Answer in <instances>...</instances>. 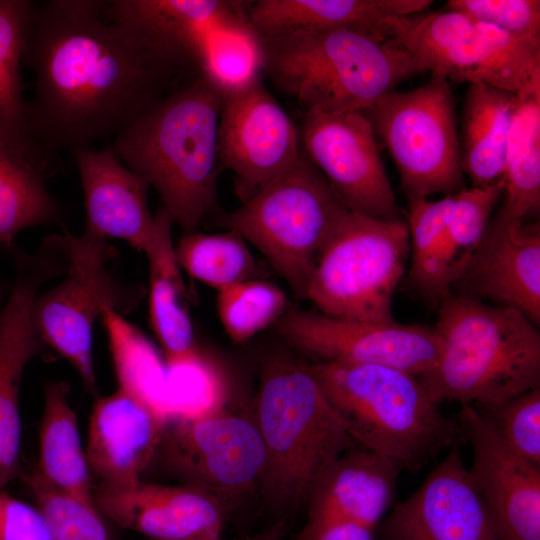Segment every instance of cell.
I'll list each match as a JSON object with an SVG mask.
<instances>
[{
	"instance_id": "obj_1",
	"label": "cell",
	"mask_w": 540,
	"mask_h": 540,
	"mask_svg": "<svg viewBox=\"0 0 540 540\" xmlns=\"http://www.w3.org/2000/svg\"><path fill=\"white\" fill-rule=\"evenodd\" d=\"M23 61L34 81L30 132L55 155L113 138L200 74L128 0L33 1Z\"/></svg>"
},
{
	"instance_id": "obj_2",
	"label": "cell",
	"mask_w": 540,
	"mask_h": 540,
	"mask_svg": "<svg viewBox=\"0 0 540 540\" xmlns=\"http://www.w3.org/2000/svg\"><path fill=\"white\" fill-rule=\"evenodd\" d=\"M224 97L201 74L113 137L109 146L153 187L185 233L217 206V131Z\"/></svg>"
},
{
	"instance_id": "obj_3",
	"label": "cell",
	"mask_w": 540,
	"mask_h": 540,
	"mask_svg": "<svg viewBox=\"0 0 540 540\" xmlns=\"http://www.w3.org/2000/svg\"><path fill=\"white\" fill-rule=\"evenodd\" d=\"M437 305L440 352L417 376L436 404L492 405L540 387V332L525 315L451 292Z\"/></svg>"
},
{
	"instance_id": "obj_4",
	"label": "cell",
	"mask_w": 540,
	"mask_h": 540,
	"mask_svg": "<svg viewBox=\"0 0 540 540\" xmlns=\"http://www.w3.org/2000/svg\"><path fill=\"white\" fill-rule=\"evenodd\" d=\"M309 368L355 443L401 469H420L464 437L414 374L379 364Z\"/></svg>"
},
{
	"instance_id": "obj_5",
	"label": "cell",
	"mask_w": 540,
	"mask_h": 540,
	"mask_svg": "<svg viewBox=\"0 0 540 540\" xmlns=\"http://www.w3.org/2000/svg\"><path fill=\"white\" fill-rule=\"evenodd\" d=\"M253 420L265 453L258 482L275 508H293L307 499L324 469L358 446L309 365L286 359L265 368Z\"/></svg>"
},
{
	"instance_id": "obj_6",
	"label": "cell",
	"mask_w": 540,
	"mask_h": 540,
	"mask_svg": "<svg viewBox=\"0 0 540 540\" xmlns=\"http://www.w3.org/2000/svg\"><path fill=\"white\" fill-rule=\"evenodd\" d=\"M264 74L306 110L363 111L421 73L412 56L342 30L262 37Z\"/></svg>"
},
{
	"instance_id": "obj_7",
	"label": "cell",
	"mask_w": 540,
	"mask_h": 540,
	"mask_svg": "<svg viewBox=\"0 0 540 540\" xmlns=\"http://www.w3.org/2000/svg\"><path fill=\"white\" fill-rule=\"evenodd\" d=\"M347 210L301 146L283 173L218 224L254 245L304 298L318 256Z\"/></svg>"
},
{
	"instance_id": "obj_8",
	"label": "cell",
	"mask_w": 540,
	"mask_h": 540,
	"mask_svg": "<svg viewBox=\"0 0 540 540\" xmlns=\"http://www.w3.org/2000/svg\"><path fill=\"white\" fill-rule=\"evenodd\" d=\"M409 259L405 220H380L347 210L318 256L304 298L331 317L392 321L393 296Z\"/></svg>"
},
{
	"instance_id": "obj_9",
	"label": "cell",
	"mask_w": 540,
	"mask_h": 540,
	"mask_svg": "<svg viewBox=\"0 0 540 540\" xmlns=\"http://www.w3.org/2000/svg\"><path fill=\"white\" fill-rule=\"evenodd\" d=\"M386 145L408 201L464 187L454 98L449 81L431 74L410 91H391L361 111Z\"/></svg>"
},
{
	"instance_id": "obj_10",
	"label": "cell",
	"mask_w": 540,
	"mask_h": 540,
	"mask_svg": "<svg viewBox=\"0 0 540 540\" xmlns=\"http://www.w3.org/2000/svg\"><path fill=\"white\" fill-rule=\"evenodd\" d=\"M388 44L409 53L421 72L448 81L517 93L540 79V44L453 10L407 16Z\"/></svg>"
},
{
	"instance_id": "obj_11",
	"label": "cell",
	"mask_w": 540,
	"mask_h": 540,
	"mask_svg": "<svg viewBox=\"0 0 540 540\" xmlns=\"http://www.w3.org/2000/svg\"><path fill=\"white\" fill-rule=\"evenodd\" d=\"M67 266L57 285L40 292L33 308L36 330L44 344L61 355L95 394L93 330L104 308L123 315L132 311L141 291L126 285L108 268L106 241L63 233Z\"/></svg>"
},
{
	"instance_id": "obj_12",
	"label": "cell",
	"mask_w": 540,
	"mask_h": 540,
	"mask_svg": "<svg viewBox=\"0 0 540 540\" xmlns=\"http://www.w3.org/2000/svg\"><path fill=\"white\" fill-rule=\"evenodd\" d=\"M16 263V279L0 311V489L20 473V384L27 364L44 346L33 320L34 303L46 283L63 275L67 261L62 245L47 237L35 253H18Z\"/></svg>"
},
{
	"instance_id": "obj_13",
	"label": "cell",
	"mask_w": 540,
	"mask_h": 540,
	"mask_svg": "<svg viewBox=\"0 0 540 540\" xmlns=\"http://www.w3.org/2000/svg\"><path fill=\"white\" fill-rule=\"evenodd\" d=\"M157 455L185 484L222 502L258 482L265 460L254 420L225 410L204 418L170 421Z\"/></svg>"
},
{
	"instance_id": "obj_14",
	"label": "cell",
	"mask_w": 540,
	"mask_h": 540,
	"mask_svg": "<svg viewBox=\"0 0 540 540\" xmlns=\"http://www.w3.org/2000/svg\"><path fill=\"white\" fill-rule=\"evenodd\" d=\"M275 325L288 344L319 362L387 365L419 376L433 366L440 352L433 327L395 320H347L293 309L286 310Z\"/></svg>"
},
{
	"instance_id": "obj_15",
	"label": "cell",
	"mask_w": 540,
	"mask_h": 540,
	"mask_svg": "<svg viewBox=\"0 0 540 540\" xmlns=\"http://www.w3.org/2000/svg\"><path fill=\"white\" fill-rule=\"evenodd\" d=\"M301 144L350 211L380 220L401 218L375 133L361 111L306 110Z\"/></svg>"
},
{
	"instance_id": "obj_16",
	"label": "cell",
	"mask_w": 540,
	"mask_h": 540,
	"mask_svg": "<svg viewBox=\"0 0 540 540\" xmlns=\"http://www.w3.org/2000/svg\"><path fill=\"white\" fill-rule=\"evenodd\" d=\"M300 149L297 129L262 80L224 98L217 131L218 165L233 172L241 202L283 173Z\"/></svg>"
},
{
	"instance_id": "obj_17",
	"label": "cell",
	"mask_w": 540,
	"mask_h": 540,
	"mask_svg": "<svg viewBox=\"0 0 540 540\" xmlns=\"http://www.w3.org/2000/svg\"><path fill=\"white\" fill-rule=\"evenodd\" d=\"M379 525L384 540H499L459 444Z\"/></svg>"
},
{
	"instance_id": "obj_18",
	"label": "cell",
	"mask_w": 540,
	"mask_h": 540,
	"mask_svg": "<svg viewBox=\"0 0 540 540\" xmlns=\"http://www.w3.org/2000/svg\"><path fill=\"white\" fill-rule=\"evenodd\" d=\"M453 294L490 301L540 324V223L490 219L484 236Z\"/></svg>"
},
{
	"instance_id": "obj_19",
	"label": "cell",
	"mask_w": 540,
	"mask_h": 540,
	"mask_svg": "<svg viewBox=\"0 0 540 540\" xmlns=\"http://www.w3.org/2000/svg\"><path fill=\"white\" fill-rule=\"evenodd\" d=\"M472 447L469 469L499 540H540V466L510 451L474 405L458 421Z\"/></svg>"
},
{
	"instance_id": "obj_20",
	"label": "cell",
	"mask_w": 540,
	"mask_h": 540,
	"mask_svg": "<svg viewBox=\"0 0 540 540\" xmlns=\"http://www.w3.org/2000/svg\"><path fill=\"white\" fill-rule=\"evenodd\" d=\"M94 502L103 516L150 540H199L221 536L224 503L191 486L139 483L122 488L99 486Z\"/></svg>"
},
{
	"instance_id": "obj_21",
	"label": "cell",
	"mask_w": 540,
	"mask_h": 540,
	"mask_svg": "<svg viewBox=\"0 0 540 540\" xmlns=\"http://www.w3.org/2000/svg\"><path fill=\"white\" fill-rule=\"evenodd\" d=\"M168 421L117 388L99 397L89 417L87 461L100 486L122 488L142 481L156 457Z\"/></svg>"
},
{
	"instance_id": "obj_22",
	"label": "cell",
	"mask_w": 540,
	"mask_h": 540,
	"mask_svg": "<svg viewBox=\"0 0 540 540\" xmlns=\"http://www.w3.org/2000/svg\"><path fill=\"white\" fill-rule=\"evenodd\" d=\"M84 196L86 226L92 237L126 241L144 252L155 232L148 203L149 184L110 149H79L72 153Z\"/></svg>"
},
{
	"instance_id": "obj_23",
	"label": "cell",
	"mask_w": 540,
	"mask_h": 540,
	"mask_svg": "<svg viewBox=\"0 0 540 540\" xmlns=\"http://www.w3.org/2000/svg\"><path fill=\"white\" fill-rule=\"evenodd\" d=\"M430 0H258L249 20L262 37L294 31H349L379 43L393 41L405 17L421 13Z\"/></svg>"
},
{
	"instance_id": "obj_24",
	"label": "cell",
	"mask_w": 540,
	"mask_h": 540,
	"mask_svg": "<svg viewBox=\"0 0 540 540\" xmlns=\"http://www.w3.org/2000/svg\"><path fill=\"white\" fill-rule=\"evenodd\" d=\"M400 470L361 446L347 450L312 485L307 520L352 522L374 530L391 507Z\"/></svg>"
},
{
	"instance_id": "obj_25",
	"label": "cell",
	"mask_w": 540,
	"mask_h": 540,
	"mask_svg": "<svg viewBox=\"0 0 540 540\" xmlns=\"http://www.w3.org/2000/svg\"><path fill=\"white\" fill-rule=\"evenodd\" d=\"M54 156L33 136L0 130V246H10L24 229L59 220L47 187Z\"/></svg>"
},
{
	"instance_id": "obj_26",
	"label": "cell",
	"mask_w": 540,
	"mask_h": 540,
	"mask_svg": "<svg viewBox=\"0 0 540 540\" xmlns=\"http://www.w3.org/2000/svg\"><path fill=\"white\" fill-rule=\"evenodd\" d=\"M153 239L144 251L148 260V312L151 329L167 366L197 358L198 350L189 312L188 292L175 255L170 214L161 207L155 214Z\"/></svg>"
},
{
	"instance_id": "obj_27",
	"label": "cell",
	"mask_w": 540,
	"mask_h": 540,
	"mask_svg": "<svg viewBox=\"0 0 540 540\" xmlns=\"http://www.w3.org/2000/svg\"><path fill=\"white\" fill-rule=\"evenodd\" d=\"M69 394L67 382L52 381L45 385L39 458L33 472L60 492L94 502L93 475Z\"/></svg>"
},
{
	"instance_id": "obj_28",
	"label": "cell",
	"mask_w": 540,
	"mask_h": 540,
	"mask_svg": "<svg viewBox=\"0 0 540 540\" xmlns=\"http://www.w3.org/2000/svg\"><path fill=\"white\" fill-rule=\"evenodd\" d=\"M516 93L482 84H470L466 93L462 146V171L472 187L485 188L503 181L505 150Z\"/></svg>"
},
{
	"instance_id": "obj_29",
	"label": "cell",
	"mask_w": 540,
	"mask_h": 540,
	"mask_svg": "<svg viewBox=\"0 0 540 540\" xmlns=\"http://www.w3.org/2000/svg\"><path fill=\"white\" fill-rule=\"evenodd\" d=\"M497 215L535 221L540 209V79L516 93Z\"/></svg>"
},
{
	"instance_id": "obj_30",
	"label": "cell",
	"mask_w": 540,
	"mask_h": 540,
	"mask_svg": "<svg viewBox=\"0 0 540 540\" xmlns=\"http://www.w3.org/2000/svg\"><path fill=\"white\" fill-rule=\"evenodd\" d=\"M454 205L428 275L417 292L438 304L461 277L484 236L491 214L503 196V181L485 188H463Z\"/></svg>"
},
{
	"instance_id": "obj_31",
	"label": "cell",
	"mask_w": 540,
	"mask_h": 540,
	"mask_svg": "<svg viewBox=\"0 0 540 540\" xmlns=\"http://www.w3.org/2000/svg\"><path fill=\"white\" fill-rule=\"evenodd\" d=\"M100 319L106 330L118 388L132 394L169 422L165 361L123 315L104 308Z\"/></svg>"
},
{
	"instance_id": "obj_32",
	"label": "cell",
	"mask_w": 540,
	"mask_h": 540,
	"mask_svg": "<svg viewBox=\"0 0 540 540\" xmlns=\"http://www.w3.org/2000/svg\"><path fill=\"white\" fill-rule=\"evenodd\" d=\"M200 74L225 98L262 80L265 53L262 36L248 17L212 30L196 50Z\"/></svg>"
},
{
	"instance_id": "obj_33",
	"label": "cell",
	"mask_w": 540,
	"mask_h": 540,
	"mask_svg": "<svg viewBox=\"0 0 540 540\" xmlns=\"http://www.w3.org/2000/svg\"><path fill=\"white\" fill-rule=\"evenodd\" d=\"M128 1L153 29L185 48L194 58L197 47L212 30L247 17L250 4V1L232 0Z\"/></svg>"
},
{
	"instance_id": "obj_34",
	"label": "cell",
	"mask_w": 540,
	"mask_h": 540,
	"mask_svg": "<svg viewBox=\"0 0 540 540\" xmlns=\"http://www.w3.org/2000/svg\"><path fill=\"white\" fill-rule=\"evenodd\" d=\"M181 270L220 291L254 279L257 266L246 241L237 233H185L175 246Z\"/></svg>"
},
{
	"instance_id": "obj_35",
	"label": "cell",
	"mask_w": 540,
	"mask_h": 540,
	"mask_svg": "<svg viewBox=\"0 0 540 540\" xmlns=\"http://www.w3.org/2000/svg\"><path fill=\"white\" fill-rule=\"evenodd\" d=\"M32 6L33 1L0 0V130L18 137L33 136L20 73Z\"/></svg>"
},
{
	"instance_id": "obj_36",
	"label": "cell",
	"mask_w": 540,
	"mask_h": 540,
	"mask_svg": "<svg viewBox=\"0 0 540 540\" xmlns=\"http://www.w3.org/2000/svg\"><path fill=\"white\" fill-rule=\"evenodd\" d=\"M217 313L234 343H243L286 312L284 291L274 283L250 279L218 291Z\"/></svg>"
},
{
	"instance_id": "obj_37",
	"label": "cell",
	"mask_w": 540,
	"mask_h": 540,
	"mask_svg": "<svg viewBox=\"0 0 540 540\" xmlns=\"http://www.w3.org/2000/svg\"><path fill=\"white\" fill-rule=\"evenodd\" d=\"M167 390L170 421L199 419L225 410V379L202 354L191 361L167 366Z\"/></svg>"
},
{
	"instance_id": "obj_38",
	"label": "cell",
	"mask_w": 540,
	"mask_h": 540,
	"mask_svg": "<svg viewBox=\"0 0 540 540\" xmlns=\"http://www.w3.org/2000/svg\"><path fill=\"white\" fill-rule=\"evenodd\" d=\"M24 480L53 540H113L107 519L94 502L54 489L33 471Z\"/></svg>"
},
{
	"instance_id": "obj_39",
	"label": "cell",
	"mask_w": 540,
	"mask_h": 540,
	"mask_svg": "<svg viewBox=\"0 0 540 540\" xmlns=\"http://www.w3.org/2000/svg\"><path fill=\"white\" fill-rule=\"evenodd\" d=\"M474 406L510 451L540 466V387L497 404Z\"/></svg>"
},
{
	"instance_id": "obj_40",
	"label": "cell",
	"mask_w": 540,
	"mask_h": 540,
	"mask_svg": "<svg viewBox=\"0 0 540 540\" xmlns=\"http://www.w3.org/2000/svg\"><path fill=\"white\" fill-rule=\"evenodd\" d=\"M453 205V194L434 201L428 198L409 201L406 222L410 236V259L406 281L416 293L428 275Z\"/></svg>"
},
{
	"instance_id": "obj_41",
	"label": "cell",
	"mask_w": 540,
	"mask_h": 540,
	"mask_svg": "<svg viewBox=\"0 0 540 540\" xmlns=\"http://www.w3.org/2000/svg\"><path fill=\"white\" fill-rule=\"evenodd\" d=\"M447 7L518 39L540 44L538 0H450Z\"/></svg>"
},
{
	"instance_id": "obj_42",
	"label": "cell",
	"mask_w": 540,
	"mask_h": 540,
	"mask_svg": "<svg viewBox=\"0 0 540 540\" xmlns=\"http://www.w3.org/2000/svg\"><path fill=\"white\" fill-rule=\"evenodd\" d=\"M0 540H53L39 508L0 489Z\"/></svg>"
},
{
	"instance_id": "obj_43",
	"label": "cell",
	"mask_w": 540,
	"mask_h": 540,
	"mask_svg": "<svg viewBox=\"0 0 540 540\" xmlns=\"http://www.w3.org/2000/svg\"><path fill=\"white\" fill-rule=\"evenodd\" d=\"M372 532L352 522L307 520L296 540H373Z\"/></svg>"
},
{
	"instance_id": "obj_44",
	"label": "cell",
	"mask_w": 540,
	"mask_h": 540,
	"mask_svg": "<svg viewBox=\"0 0 540 540\" xmlns=\"http://www.w3.org/2000/svg\"><path fill=\"white\" fill-rule=\"evenodd\" d=\"M285 532V522L283 520L275 522L270 528L263 532L249 536L243 540H281Z\"/></svg>"
},
{
	"instance_id": "obj_45",
	"label": "cell",
	"mask_w": 540,
	"mask_h": 540,
	"mask_svg": "<svg viewBox=\"0 0 540 540\" xmlns=\"http://www.w3.org/2000/svg\"><path fill=\"white\" fill-rule=\"evenodd\" d=\"M199 540H221V536L209 537V538H204V539H199Z\"/></svg>"
}]
</instances>
